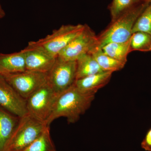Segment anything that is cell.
I'll return each mask as SVG.
<instances>
[{"label":"cell","mask_w":151,"mask_h":151,"mask_svg":"<svg viewBox=\"0 0 151 151\" xmlns=\"http://www.w3.org/2000/svg\"><path fill=\"white\" fill-rule=\"evenodd\" d=\"M22 151H56L47 126L40 136Z\"/></svg>","instance_id":"cell-17"},{"label":"cell","mask_w":151,"mask_h":151,"mask_svg":"<svg viewBox=\"0 0 151 151\" xmlns=\"http://www.w3.org/2000/svg\"><path fill=\"white\" fill-rule=\"evenodd\" d=\"M6 15L5 12L3 9L2 6L1 5V2H0V19H3Z\"/></svg>","instance_id":"cell-22"},{"label":"cell","mask_w":151,"mask_h":151,"mask_svg":"<svg viewBox=\"0 0 151 151\" xmlns=\"http://www.w3.org/2000/svg\"><path fill=\"white\" fill-rule=\"evenodd\" d=\"M58 96L47 82L27 99L28 113L46 124Z\"/></svg>","instance_id":"cell-5"},{"label":"cell","mask_w":151,"mask_h":151,"mask_svg":"<svg viewBox=\"0 0 151 151\" xmlns=\"http://www.w3.org/2000/svg\"><path fill=\"white\" fill-rule=\"evenodd\" d=\"M97 36L85 24L81 33L76 37L60 52L58 57L68 61H76L84 55L91 54L97 48Z\"/></svg>","instance_id":"cell-8"},{"label":"cell","mask_w":151,"mask_h":151,"mask_svg":"<svg viewBox=\"0 0 151 151\" xmlns=\"http://www.w3.org/2000/svg\"><path fill=\"white\" fill-rule=\"evenodd\" d=\"M130 45L132 51H151V35L141 32L134 33L130 39Z\"/></svg>","instance_id":"cell-18"},{"label":"cell","mask_w":151,"mask_h":151,"mask_svg":"<svg viewBox=\"0 0 151 151\" xmlns=\"http://www.w3.org/2000/svg\"><path fill=\"white\" fill-rule=\"evenodd\" d=\"M47 127L46 124L27 113L20 119L4 151L23 150L38 137Z\"/></svg>","instance_id":"cell-3"},{"label":"cell","mask_w":151,"mask_h":151,"mask_svg":"<svg viewBox=\"0 0 151 151\" xmlns=\"http://www.w3.org/2000/svg\"><path fill=\"white\" fill-rule=\"evenodd\" d=\"M149 2H150V3H151V0H149Z\"/></svg>","instance_id":"cell-24"},{"label":"cell","mask_w":151,"mask_h":151,"mask_svg":"<svg viewBox=\"0 0 151 151\" xmlns=\"http://www.w3.org/2000/svg\"><path fill=\"white\" fill-rule=\"evenodd\" d=\"M103 71L112 73L123 69L126 63L119 61L105 54L101 49L96 50L91 53Z\"/></svg>","instance_id":"cell-15"},{"label":"cell","mask_w":151,"mask_h":151,"mask_svg":"<svg viewBox=\"0 0 151 151\" xmlns=\"http://www.w3.org/2000/svg\"><path fill=\"white\" fill-rule=\"evenodd\" d=\"M1 75L26 100L47 82V73L25 70Z\"/></svg>","instance_id":"cell-7"},{"label":"cell","mask_w":151,"mask_h":151,"mask_svg":"<svg viewBox=\"0 0 151 151\" xmlns=\"http://www.w3.org/2000/svg\"><path fill=\"white\" fill-rule=\"evenodd\" d=\"M76 79V61L57 57L47 73V83L58 95L73 86Z\"/></svg>","instance_id":"cell-6"},{"label":"cell","mask_w":151,"mask_h":151,"mask_svg":"<svg viewBox=\"0 0 151 151\" xmlns=\"http://www.w3.org/2000/svg\"><path fill=\"white\" fill-rule=\"evenodd\" d=\"M25 70V55L23 50L11 54L0 53V75L19 73Z\"/></svg>","instance_id":"cell-13"},{"label":"cell","mask_w":151,"mask_h":151,"mask_svg":"<svg viewBox=\"0 0 151 151\" xmlns=\"http://www.w3.org/2000/svg\"><path fill=\"white\" fill-rule=\"evenodd\" d=\"M141 147L146 151H151V128L141 143Z\"/></svg>","instance_id":"cell-21"},{"label":"cell","mask_w":151,"mask_h":151,"mask_svg":"<svg viewBox=\"0 0 151 151\" xmlns=\"http://www.w3.org/2000/svg\"><path fill=\"white\" fill-rule=\"evenodd\" d=\"M142 2L140 0H113L110 9L112 21Z\"/></svg>","instance_id":"cell-20"},{"label":"cell","mask_w":151,"mask_h":151,"mask_svg":"<svg viewBox=\"0 0 151 151\" xmlns=\"http://www.w3.org/2000/svg\"><path fill=\"white\" fill-rule=\"evenodd\" d=\"M141 1H142L143 2H149V0H140Z\"/></svg>","instance_id":"cell-23"},{"label":"cell","mask_w":151,"mask_h":151,"mask_svg":"<svg viewBox=\"0 0 151 151\" xmlns=\"http://www.w3.org/2000/svg\"><path fill=\"white\" fill-rule=\"evenodd\" d=\"M95 96H88L78 91L74 84L58 97L46 125H50L55 119L64 117L69 124L78 122L91 106Z\"/></svg>","instance_id":"cell-1"},{"label":"cell","mask_w":151,"mask_h":151,"mask_svg":"<svg viewBox=\"0 0 151 151\" xmlns=\"http://www.w3.org/2000/svg\"><path fill=\"white\" fill-rule=\"evenodd\" d=\"M20 118L0 107V151H4Z\"/></svg>","instance_id":"cell-12"},{"label":"cell","mask_w":151,"mask_h":151,"mask_svg":"<svg viewBox=\"0 0 151 151\" xmlns=\"http://www.w3.org/2000/svg\"><path fill=\"white\" fill-rule=\"evenodd\" d=\"M101 50L105 54L114 59L127 63L128 55L132 52L130 40L126 42L107 44Z\"/></svg>","instance_id":"cell-16"},{"label":"cell","mask_w":151,"mask_h":151,"mask_svg":"<svg viewBox=\"0 0 151 151\" xmlns=\"http://www.w3.org/2000/svg\"><path fill=\"white\" fill-rule=\"evenodd\" d=\"M0 107L21 118L28 113L27 100L0 75Z\"/></svg>","instance_id":"cell-9"},{"label":"cell","mask_w":151,"mask_h":151,"mask_svg":"<svg viewBox=\"0 0 151 151\" xmlns=\"http://www.w3.org/2000/svg\"><path fill=\"white\" fill-rule=\"evenodd\" d=\"M23 50L25 55L26 70L28 71L47 73L56 58L40 49L29 45Z\"/></svg>","instance_id":"cell-10"},{"label":"cell","mask_w":151,"mask_h":151,"mask_svg":"<svg viewBox=\"0 0 151 151\" xmlns=\"http://www.w3.org/2000/svg\"><path fill=\"white\" fill-rule=\"evenodd\" d=\"M137 32L151 35V3L146 6L135 22L132 33Z\"/></svg>","instance_id":"cell-19"},{"label":"cell","mask_w":151,"mask_h":151,"mask_svg":"<svg viewBox=\"0 0 151 151\" xmlns=\"http://www.w3.org/2000/svg\"><path fill=\"white\" fill-rule=\"evenodd\" d=\"M150 3L141 2L112 21L108 27L97 37L96 50L101 49L108 43H121L129 40L135 22Z\"/></svg>","instance_id":"cell-2"},{"label":"cell","mask_w":151,"mask_h":151,"mask_svg":"<svg viewBox=\"0 0 151 151\" xmlns=\"http://www.w3.org/2000/svg\"><path fill=\"white\" fill-rule=\"evenodd\" d=\"M85 26L81 24L63 25L43 38L30 42L28 45L38 47L57 57L73 38L81 33Z\"/></svg>","instance_id":"cell-4"},{"label":"cell","mask_w":151,"mask_h":151,"mask_svg":"<svg viewBox=\"0 0 151 151\" xmlns=\"http://www.w3.org/2000/svg\"><path fill=\"white\" fill-rule=\"evenodd\" d=\"M112 72H104L79 78L76 80L74 85L82 94L95 96L97 91L110 81Z\"/></svg>","instance_id":"cell-11"},{"label":"cell","mask_w":151,"mask_h":151,"mask_svg":"<svg viewBox=\"0 0 151 151\" xmlns=\"http://www.w3.org/2000/svg\"><path fill=\"white\" fill-rule=\"evenodd\" d=\"M76 61V79L104 72L92 54L84 55Z\"/></svg>","instance_id":"cell-14"}]
</instances>
